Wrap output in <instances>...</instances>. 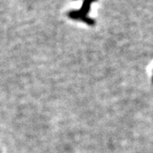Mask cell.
<instances>
[{
    "mask_svg": "<svg viewBox=\"0 0 153 153\" xmlns=\"http://www.w3.org/2000/svg\"><path fill=\"white\" fill-rule=\"evenodd\" d=\"M93 1H96V0H85L81 10L79 11H74V10L70 11L68 13V17L71 19H76V20H82L84 23H86L89 25H94L95 24L94 20L87 16L89 10H90L91 3Z\"/></svg>",
    "mask_w": 153,
    "mask_h": 153,
    "instance_id": "1",
    "label": "cell"
},
{
    "mask_svg": "<svg viewBox=\"0 0 153 153\" xmlns=\"http://www.w3.org/2000/svg\"><path fill=\"white\" fill-rule=\"evenodd\" d=\"M152 82H153V77H152Z\"/></svg>",
    "mask_w": 153,
    "mask_h": 153,
    "instance_id": "2",
    "label": "cell"
}]
</instances>
